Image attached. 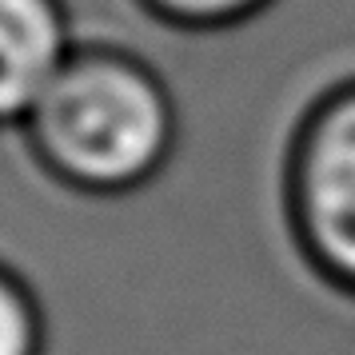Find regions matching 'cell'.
I'll return each instance as SVG.
<instances>
[{"label":"cell","mask_w":355,"mask_h":355,"mask_svg":"<svg viewBox=\"0 0 355 355\" xmlns=\"http://www.w3.org/2000/svg\"><path fill=\"white\" fill-rule=\"evenodd\" d=\"M72 49L64 0H0V132H20Z\"/></svg>","instance_id":"cell-3"},{"label":"cell","mask_w":355,"mask_h":355,"mask_svg":"<svg viewBox=\"0 0 355 355\" xmlns=\"http://www.w3.org/2000/svg\"><path fill=\"white\" fill-rule=\"evenodd\" d=\"M49 323L33 284L0 259V355H44Z\"/></svg>","instance_id":"cell-5"},{"label":"cell","mask_w":355,"mask_h":355,"mask_svg":"<svg viewBox=\"0 0 355 355\" xmlns=\"http://www.w3.org/2000/svg\"><path fill=\"white\" fill-rule=\"evenodd\" d=\"M20 140L64 192L120 200L164 176L180 148V108L160 68L120 44H76Z\"/></svg>","instance_id":"cell-1"},{"label":"cell","mask_w":355,"mask_h":355,"mask_svg":"<svg viewBox=\"0 0 355 355\" xmlns=\"http://www.w3.org/2000/svg\"><path fill=\"white\" fill-rule=\"evenodd\" d=\"M148 20H156L172 33L188 36H216L243 28L256 17H263L279 0H132Z\"/></svg>","instance_id":"cell-4"},{"label":"cell","mask_w":355,"mask_h":355,"mask_svg":"<svg viewBox=\"0 0 355 355\" xmlns=\"http://www.w3.org/2000/svg\"><path fill=\"white\" fill-rule=\"evenodd\" d=\"M279 211L307 272L355 300V72L320 88L291 120Z\"/></svg>","instance_id":"cell-2"}]
</instances>
